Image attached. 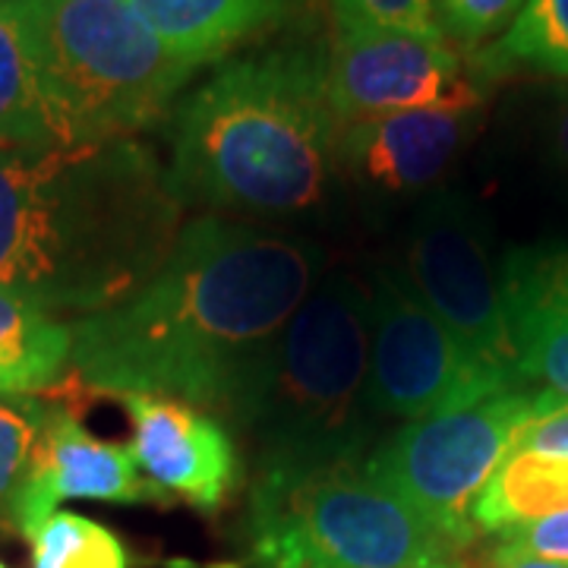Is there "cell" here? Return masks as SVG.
I'll return each instance as SVG.
<instances>
[{
	"label": "cell",
	"mask_w": 568,
	"mask_h": 568,
	"mask_svg": "<svg viewBox=\"0 0 568 568\" xmlns=\"http://www.w3.org/2000/svg\"><path fill=\"white\" fill-rule=\"evenodd\" d=\"M323 275L313 237L200 215L136 294L70 323V373L92 395H164L231 417Z\"/></svg>",
	"instance_id": "obj_1"
},
{
	"label": "cell",
	"mask_w": 568,
	"mask_h": 568,
	"mask_svg": "<svg viewBox=\"0 0 568 568\" xmlns=\"http://www.w3.org/2000/svg\"><path fill=\"white\" fill-rule=\"evenodd\" d=\"M181 227L168 168L142 142L0 149V291L54 320L123 304Z\"/></svg>",
	"instance_id": "obj_2"
},
{
	"label": "cell",
	"mask_w": 568,
	"mask_h": 568,
	"mask_svg": "<svg viewBox=\"0 0 568 568\" xmlns=\"http://www.w3.org/2000/svg\"><path fill=\"white\" fill-rule=\"evenodd\" d=\"M328 51L282 44L222 63L183 99L168 181L209 215L304 219L342 178V121L325 82Z\"/></svg>",
	"instance_id": "obj_3"
},
{
	"label": "cell",
	"mask_w": 568,
	"mask_h": 568,
	"mask_svg": "<svg viewBox=\"0 0 568 568\" xmlns=\"http://www.w3.org/2000/svg\"><path fill=\"white\" fill-rule=\"evenodd\" d=\"M231 420L256 448L253 489L287 487L325 467L361 462L379 424L369 407L364 284L347 272H325Z\"/></svg>",
	"instance_id": "obj_4"
},
{
	"label": "cell",
	"mask_w": 568,
	"mask_h": 568,
	"mask_svg": "<svg viewBox=\"0 0 568 568\" xmlns=\"http://www.w3.org/2000/svg\"><path fill=\"white\" fill-rule=\"evenodd\" d=\"M63 145L133 140L168 118L196 67L126 0H10Z\"/></svg>",
	"instance_id": "obj_5"
},
{
	"label": "cell",
	"mask_w": 568,
	"mask_h": 568,
	"mask_svg": "<svg viewBox=\"0 0 568 568\" xmlns=\"http://www.w3.org/2000/svg\"><path fill=\"white\" fill-rule=\"evenodd\" d=\"M448 552L446 537L379 487L364 462L253 489V568H414Z\"/></svg>",
	"instance_id": "obj_6"
},
{
	"label": "cell",
	"mask_w": 568,
	"mask_h": 568,
	"mask_svg": "<svg viewBox=\"0 0 568 568\" xmlns=\"http://www.w3.org/2000/svg\"><path fill=\"white\" fill-rule=\"evenodd\" d=\"M562 402L552 392L508 388L477 405L433 414L373 448L364 470L443 534L448 547H465L477 534L474 508L493 474L521 433Z\"/></svg>",
	"instance_id": "obj_7"
},
{
	"label": "cell",
	"mask_w": 568,
	"mask_h": 568,
	"mask_svg": "<svg viewBox=\"0 0 568 568\" xmlns=\"http://www.w3.org/2000/svg\"><path fill=\"white\" fill-rule=\"evenodd\" d=\"M369 310V407L379 420H424L518 388L480 364L433 310L414 294L405 272L376 268L366 287Z\"/></svg>",
	"instance_id": "obj_8"
},
{
	"label": "cell",
	"mask_w": 568,
	"mask_h": 568,
	"mask_svg": "<svg viewBox=\"0 0 568 568\" xmlns=\"http://www.w3.org/2000/svg\"><path fill=\"white\" fill-rule=\"evenodd\" d=\"M402 272L433 316L480 364L521 383L503 272L493 268L484 231L470 205L458 196H436L426 203L410 224Z\"/></svg>",
	"instance_id": "obj_9"
},
{
	"label": "cell",
	"mask_w": 568,
	"mask_h": 568,
	"mask_svg": "<svg viewBox=\"0 0 568 568\" xmlns=\"http://www.w3.org/2000/svg\"><path fill=\"white\" fill-rule=\"evenodd\" d=\"M328 99L342 126L402 111H474L484 89L452 41L398 32L335 36L325 58Z\"/></svg>",
	"instance_id": "obj_10"
},
{
	"label": "cell",
	"mask_w": 568,
	"mask_h": 568,
	"mask_svg": "<svg viewBox=\"0 0 568 568\" xmlns=\"http://www.w3.org/2000/svg\"><path fill=\"white\" fill-rule=\"evenodd\" d=\"M133 426V462L162 499L215 511L237 484V446L205 407L164 395L121 398Z\"/></svg>",
	"instance_id": "obj_11"
},
{
	"label": "cell",
	"mask_w": 568,
	"mask_h": 568,
	"mask_svg": "<svg viewBox=\"0 0 568 568\" xmlns=\"http://www.w3.org/2000/svg\"><path fill=\"white\" fill-rule=\"evenodd\" d=\"M63 499L164 503L140 474L130 446L95 439L73 407L51 402L44 439L10 506V528L32 540Z\"/></svg>",
	"instance_id": "obj_12"
},
{
	"label": "cell",
	"mask_w": 568,
	"mask_h": 568,
	"mask_svg": "<svg viewBox=\"0 0 568 568\" xmlns=\"http://www.w3.org/2000/svg\"><path fill=\"white\" fill-rule=\"evenodd\" d=\"M480 133L474 111H402L342 126V178L369 193L407 196L443 181Z\"/></svg>",
	"instance_id": "obj_13"
},
{
	"label": "cell",
	"mask_w": 568,
	"mask_h": 568,
	"mask_svg": "<svg viewBox=\"0 0 568 568\" xmlns=\"http://www.w3.org/2000/svg\"><path fill=\"white\" fill-rule=\"evenodd\" d=\"M499 272L518 379L568 402V246L518 250Z\"/></svg>",
	"instance_id": "obj_14"
},
{
	"label": "cell",
	"mask_w": 568,
	"mask_h": 568,
	"mask_svg": "<svg viewBox=\"0 0 568 568\" xmlns=\"http://www.w3.org/2000/svg\"><path fill=\"white\" fill-rule=\"evenodd\" d=\"M162 44L190 67L222 61L291 22L306 0H126Z\"/></svg>",
	"instance_id": "obj_15"
},
{
	"label": "cell",
	"mask_w": 568,
	"mask_h": 568,
	"mask_svg": "<svg viewBox=\"0 0 568 568\" xmlns=\"http://www.w3.org/2000/svg\"><path fill=\"white\" fill-rule=\"evenodd\" d=\"M70 323L0 291V392L41 395L70 369Z\"/></svg>",
	"instance_id": "obj_16"
},
{
	"label": "cell",
	"mask_w": 568,
	"mask_h": 568,
	"mask_svg": "<svg viewBox=\"0 0 568 568\" xmlns=\"http://www.w3.org/2000/svg\"><path fill=\"white\" fill-rule=\"evenodd\" d=\"M568 508V465L534 452H511L474 508L477 530L525 528Z\"/></svg>",
	"instance_id": "obj_17"
},
{
	"label": "cell",
	"mask_w": 568,
	"mask_h": 568,
	"mask_svg": "<svg viewBox=\"0 0 568 568\" xmlns=\"http://www.w3.org/2000/svg\"><path fill=\"white\" fill-rule=\"evenodd\" d=\"M63 145L10 0H0V149Z\"/></svg>",
	"instance_id": "obj_18"
},
{
	"label": "cell",
	"mask_w": 568,
	"mask_h": 568,
	"mask_svg": "<svg viewBox=\"0 0 568 568\" xmlns=\"http://www.w3.org/2000/svg\"><path fill=\"white\" fill-rule=\"evenodd\" d=\"M484 63L493 70L525 63L568 80V0H525L506 36L484 54Z\"/></svg>",
	"instance_id": "obj_19"
},
{
	"label": "cell",
	"mask_w": 568,
	"mask_h": 568,
	"mask_svg": "<svg viewBox=\"0 0 568 568\" xmlns=\"http://www.w3.org/2000/svg\"><path fill=\"white\" fill-rule=\"evenodd\" d=\"M32 544V568H130L121 537L77 511H54Z\"/></svg>",
	"instance_id": "obj_20"
},
{
	"label": "cell",
	"mask_w": 568,
	"mask_h": 568,
	"mask_svg": "<svg viewBox=\"0 0 568 568\" xmlns=\"http://www.w3.org/2000/svg\"><path fill=\"white\" fill-rule=\"evenodd\" d=\"M51 402L41 395H3L0 392V534L10 528V506L39 455Z\"/></svg>",
	"instance_id": "obj_21"
},
{
	"label": "cell",
	"mask_w": 568,
	"mask_h": 568,
	"mask_svg": "<svg viewBox=\"0 0 568 568\" xmlns=\"http://www.w3.org/2000/svg\"><path fill=\"white\" fill-rule=\"evenodd\" d=\"M335 36L398 32L414 39L448 41L436 22L433 0H328Z\"/></svg>",
	"instance_id": "obj_22"
},
{
	"label": "cell",
	"mask_w": 568,
	"mask_h": 568,
	"mask_svg": "<svg viewBox=\"0 0 568 568\" xmlns=\"http://www.w3.org/2000/svg\"><path fill=\"white\" fill-rule=\"evenodd\" d=\"M525 0H433L436 22L448 41L480 44L515 22Z\"/></svg>",
	"instance_id": "obj_23"
},
{
	"label": "cell",
	"mask_w": 568,
	"mask_h": 568,
	"mask_svg": "<svg viewBox=\"0 0 568 568\" xmlns=\"http://www.w3.org/2000/svg\"><path fill=\"white\" fill-rule=\"evenodd\" d=\"M499 547L515 549V552H528V556H540V559H556V562H568V508L540 518L525 528L506 530L499 534Z\"/></svg>",
	"instance_id": "obj_24"
},
{
	"label": "cell",
	"mask_w": 568,
	"mask_h": 568,
	"mask_svg": "<svg viewBox=\"0 0 568 568\" xmlns=\"http://www.w3.org/2000/svg\"><path fill=\"white\" fill-rule=\"evenodd\" d=\"M515 452H534L544 458H556L568 465V402L540 414L534 424L521 433Z\"/></svg>",
	"instance_id": "obj_25"
},
{
	"label": "cell",
	"mask_w": 568,
	"mask_h": 568,
	"mask_svg": "<svg viewBox=\"0 0 568 568\" xmlns=\"http://www.w3.org/2000/svg\"><path fill=\"white\" fill-rule=\"evenodd\" d=\"M493 568H568V562L540 559V556L515 552V549L508 547H496V552H493Z\"/></svg>",
	"instance_id": "obj_26"
},
{
	"label": "cell",
	"mask_w": 568,
	"mask_h": 568,
	"mask_svg": "<svg viewBox=\"0 0 568 568\" xmlns=\"http://www.w3.org/2000/svg\"><path fill=\"white\" fill-rule=\"evenodd\" d=\"M552 152L559 164L568 168V102L562 104V111L556 114V123H552Z\"/></svg>",
	"instance_id": "obj_27"
},
{
	"label": "cell",
	"mask_w": 568,
	"mask_h": 568,
	"mask_svg": "<svg viewBox=\"0 0 568 568\" xmlns=\"http://www.w3.org/2000/svg\"><path fill=\"white\" fill-rule=\"evenodd\" d=\"M414 568H458V566H452V562L443 559V562H429V566H414Z\"/></svg>",
	"instance_id": "obj_28"
},
{
	"label": "cell",
	"mask_w": 568,
	"mask_h": 568,
	"mask_svg": "<svg viewBox=\"0 0 568 568\" xmlns=\"http://www.w3.org/2000/svg\"><path fill=\"white\" fill-rule=\"evenodd\" d=\"M0 568H7V566H3V562H0Z\"/></svg>",
	"instance_id": "obj_29"
}]
</instances>
